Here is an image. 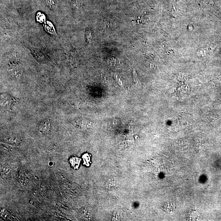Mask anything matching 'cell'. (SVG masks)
Segmentation results:
<instances>
[{
    "label": "cell",
    "mask_w": 221,
    "mask_h": 221,
    "mask_svg": "<svg viewBox=\"0 0 221 221\" xmlns=\"http://www.w3.org/2000/svg\"><path fill=\"white\" fill-rule=\"evenodd\" d=\"M51 128V123L49 119H46L41 122L39 125L38 130L42 133H47Z\"/></svg>",
    "instance_id": "cell-1"
},
{
    "label": "cell",
    "mask_w": 221,
    "mask_h": 221,
    "mask_svg": "<svg viewBox=\"0 0 221 221\" xmlns=\"http://www.w3.org/2000/svg\"><path fill=\"white\" fill-rule=\"evenodd\" d=\"M8 73L13 78L19 79L23 74V69L19 66H13L8 69Z\"/></svg>",
    "instance_id": "cell-2"
},
{
    "label": "cell",
    "mask_w": 221,
    "mask_h": 221,
    "mask_svg": "<svg viewBox=\"0 0 221 221\" xmlns=\"http://www.w3.org/2000/svg\"><path fill=\"white\" fill-rule=\"evenodd\" d=\"M80 162V159L78 158H72L70 159V163H71L72 166L75 169H77L78 168Z\"/></svg>",
    "instance_id": "cell-3"
},
{
    "label": "cell",
    "mask_w": 221,
    "mask_h": 221,
    "mask_svg": "<svg viewBox=\"0 0 221 221\" xmlns=\"http://www.w3.org/2000/svg\"><path fill=\"white\" fill-rule=\"evenodd\" d=\"M83 159L84 161V164L87 165H89L90 159V155L88 154H85L83 156Z\"/></svg>",
    "instance_id": "cell-4"
},
{
    "label": "cell",
    "mask_w": 221,
    "mask_h": 221,
    "mask_svg": "<svg viewBox=\"0 0 221 221\" xmlns=\"http://www.w3.org/2000/svg\"><path fill=\"white\" fill-rule=\"evenodd\" d=\"M47 6L51 9H55L56 7V4L52 0H47L46 1Z\"/></svg>",
    "instance_id": "cell-5"
},
{
    "label": "cell",
    "mask_w": 221,
    "mask_h": 221,
    "mask_svg": "<svg viewBox=\"0 0 221 221\" xmlns=\"http://www.w3.org/2000/svg\"><path fill=\"white\" fill-rule=\"evenodd\" d=\"M133 80H134V83L136 84L138 83L137 80V77L136 73L135 70H133Z\"/></svg>",
    "instance_id": "cell-6"
},
{
    "label": "cell",
    "mask_w": 221,
    "mask_h": 221,
    "mask_svg": "<svg viewBox=\"0 0 221 221\" xmlns=\"http://www.w3.org/2000/svg\"><path fill=\"white\" fill-rule=\"evenodd\" d=\"M114 77L116 80L117 82H118V84H119L121 87H122V82L121 80H120V78H119V77H118V76L116 75H115Z\"/></svg>",
    "instance_id": "cell-7"
},
{
    "label": "cell",
    "mask_w": 221,
    "mask_h": 221,
    "mask_svg": "<svg viewBox=\"0 0 221 221\" xmlns=\"http://www.w3.org/2000/svg\"><path fill=\"white\" fill-rule=\"evenodd\" d=\"M87 37L88 41L90 42L91 40V32L90 30L87 31Z\"/></svg>",
    "instance_id": "cell-8"
}]
</instances>
